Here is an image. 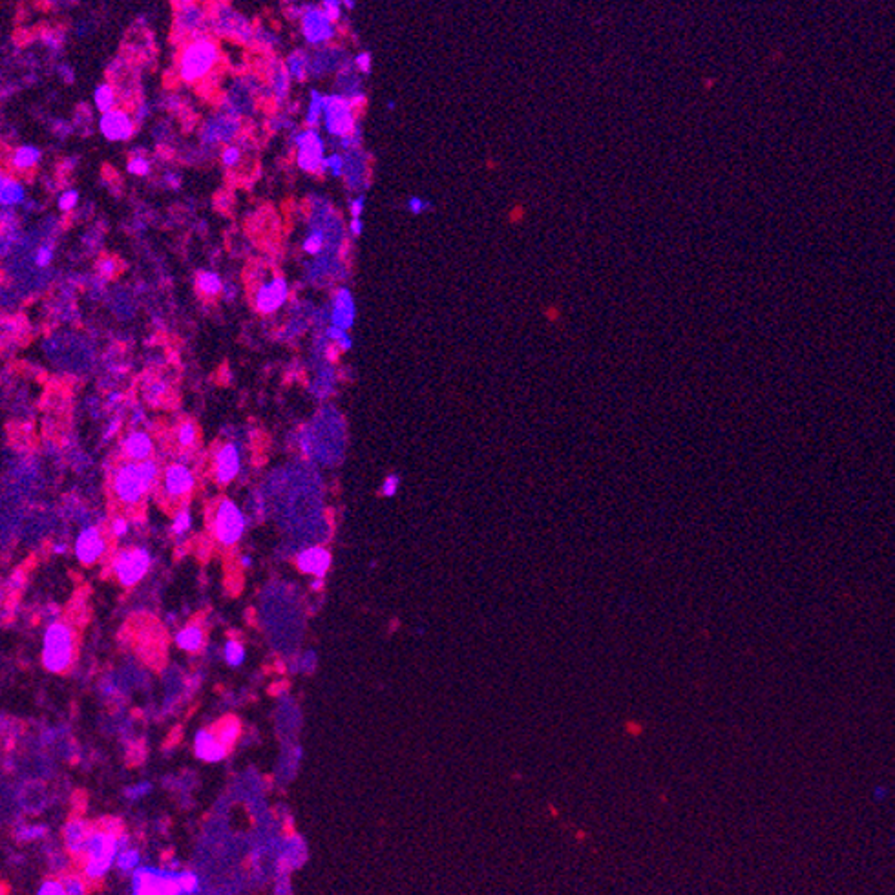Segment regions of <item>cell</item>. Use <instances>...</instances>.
<instances>
[{
    "instance_id": "obj_1",
    "label": "cell",
    "mask_w": 895,
    "mask_h": 895,
    "mask_svg": "<svg viewBox=\"0 0 895 895\" xmlns=\"http://www.w3.org/2000/svg\"><path fill=\"white\" fill-rule=\"evenodd\" d=\"M160 477V468L154 461H125L119 465L112 479V490L119 503L135 506L145 499Z\"/></svg>"
},
{
    "instance_id": "obj_2",
    "label": "cell",
    "mask_w": 895,
    "mask_h": 895,
    "mask_svg": "<svg viewBox=\"0 0 895 895\" xmlns=\"http://www.w3.org/2000/svg\"><path fill=\"white\" fill-rule=\"evenodd\" d=\"M221 50L214 39H198L183 44L177 59V75L187 84H198L214 74L220 65Z\"/></svg>"
},
{
    "instance_id": "obj_3",
    "label": "cell",
    "mask_w": 895,
    "mask_h": 895,
    "mask_svg": "<svg viewBox=\"0 0 895 895\" xmlns=\"http://www.w3.org/2000/svg\"><path fill=\"white\" fill-rule=\"evenodd\" d=\"M212 35L233 40L241 46H254L256 26L233 6L218 4L211 9Z\"/></svg>"
},
{
    "instance_id": "obj_4",
    "label": "cell",
    "mask_w": 895,
    "mask_h": 895,
    "mask_svg": "<svg viewBox=\"0 0 895 895\" xmlns=\"http://www.w3.org/2000/svg\"><path fill=\"white\" fill-rule=\"evenodd\" d=\"M74 662V633L66 623H52L44 633L43 663L50 672H65Z\"/></svg>"
},
{
    "instance_id": "obj_5",
    "label": "cell",
    "mask_w": 895,
    "mask_h": 895,
    "mask_svg": "<svg viewBox=\"0 0 895 895\" xmlns=\"http://www.w3.org/2000/svg\"><path fill=\"white\" fill-rule=\"evenodd\" d=\"M174 37L187 44L190 40L211 39V8L196 2H181L174 8Z\"/></svg>"
},
{
    "instance_id": "obj_6",
    "label": "cell",
    "mask_w": 895,
    "mask_h": 895,
    "mask_svg": "<svg viewBox=\"0 0 895 895\" xmlns=\"http://www.w3.org/2000/svg\"><path fill=\"white\" fill-rule=\"evenodd\" d=\"M293 145L296 150L298 167L307 174L314 176H326L328 174V155H326V143L320 135L318 128H304L293 134Z\"/></svg>"
},
{
    "instance_id": "obj_7",
    "label": "cell",
    "mask_w": 895,
    "mask_h": 895,
    "mask_svg": "<svg viewBox=\"0 0 895 895\" xmlns=\"http://www.w3.org/2000/svg\"><path fill=\"white\" fill-rule=\"evenodd\" d=\"M323 128L333 138H345L353 134L357 128V110L351 101L340 94L326 95V108H323Z\"/></svg>"
},
{
    "instance_id": "obj_8",
    "label": "cell",
    "mask_w": 895,
    "mask_h": 895,
    "mask_svg": "<svg viewBox=\"0 0 895 895\" xmlns=\"http://www.w3.org/2000/svg\"><path fill=\"white\" fill-rule=\"evenodd\" d=\"M245 516L230 499H221L216 506L212 532L216 541L223 547H233L245 532Z\"/></svg>"
},
{
    "instance_id": "obj_9",
    "label": "cell",
    "mask_w": 895,
    "mask_h": 895,
    "mask_svg": "<svg viewBox=\"0 0 895 895\" xmlns=\"http://www.w3.org/2000/svg\"><path fill=\"white\" fill-rule=\"evenodd\" d=\"M112 568L121 585L134 587L147 576L150 568V554L145 548H125L116 555Z\"/></svg>"
},
{
    "instance_id": "obj_10",
    "label": "cell",
    "mask_w": 895,
    "mask_h": 895,
    "mask_svg": "<svg viewBox=\"0 0 895 895\" xmlns=\"http://www.w3.org/2000/svg\"><path fill=\"white\" fill-rule=\"evenodd\" d=\"M300 30L306 43L311 46H323L331 43L336 33L335 22L328 17L322 6H307L306 13L300 21Z\"/></svg>"
},
{
    "instance_id": "obj_11",
    "label": "cell",
    "mask_w": 895,
    "mask_h": 895,
    "mask_svg": "<svg viewBox=\"0 0 895 895\" xmlns=\"http://www.w3.org/2000/svg\"><path fill=\"white\" fill-rule=\"evenodd\" d=\"M289 298V284L284 276H272L271 280L258 282V287L254 291L252 304L254 309L260 314L267 316V314L276 313L284 307V304Z\"/></svg>"
},
{
    "instance_id": "obj_12",
    "label": "cell",
    "mask_w": 895,
    "mask_h": 895,
    "mask_svg": "<svg viewBox=\"0 0 895 895\" xmlns=\"http://www.w3.org/2000/svg\"><path fill=\"white\" fill-rule=\"evenodd\" d=\"M241 132V119L240 117L228 116V113L220 112L212 116L211 119L201 126L199 138L205 147H216L220 143L230 145L234 138H240Z\"/></svg>"
},
{
    "instance_id": "obj_13",
    "label": "cell",
    "mask_w": 895,
    "mask_h": 895,
    "mask_svg": "<svg viewBox=\"0 0 895 895\" xmlns=\"http://www.w3.org/2000/svg\"><path fill=\"white\" fill-rule=\"evenodd\" d=\"M116 850L117 843L113 837L106 835V833H94L90 837V843H88V855H90V859H88L87 865V874L91 879L103 877L104 872L110 868V862H112Z\"/></svg>"
},
{
    "instance_id": "obj_14",
    "label": "cell",
    "mask_w": 895,
    "mask_h": 895,
    "mask_svg": "<svg viewBox=\"0 0 895 895\" xmlns=\"http://www.w3.org/2000/svg\"><path fill=\"white\" fill-rule=\"evenodd\" d=\"M99 132L106 141H128L135 134V121L125 108H113L99 117Z\"/></svg>"
},
{
    "instance_id": "obj_15",
    "label": "cell",
    "mask_w": 895,
    "mask_h": 895,
    "mask_svg": "<svg viewBox=\"0 0 895 895\" xmlns=\"http://www.w3.org/2000/svg\"><path fill=\"white\" fill-rule=\"evenodd\" d=\"M161 484L168 499H185L187 495L194 490L196 479L189 466L183 462H174L165 469Z\"/></svg>"
},
{
    "instance_id": "obj_16",
    "label": "cell",
    "mask_w": 895,
    "mask_h": 895,
    "mask_svg": "<svg viewBox=\"0 0 895 895\" xmlns=\"http://www.w3.org/2000/svg\"><path fill=\"white\" fill-rule=\"evenodd\" d=\"M75 555H77V560L81 561L82 565H94L103 557V554L106 552V541L104 538L101 535L99 528H95V526H88L77 535L75 539Z\"/></svg>"
},
{
    "instance_id": "obj_17",
    "label": "cell",
    "mask_w": 895,
    "mask_h": 895,
    "mask_svg": "<svg viewBox=\"0 0 895 895\" xmlns=\"http://www.w3.org/2000/svg\"><path fill=\"white\" fill-rule=\"evenodd\" d=\"M240 466H241V459H240V452H238V446L236 444H223V446L218 450L216 453V459H214V477L218 484L221 487H227L230 482L236 479V475L240 474Z\"/></svg>"
},
{
    "instance_id": "obj_18",
    "label": "cell",
    "mask_w": 895,
    "mask_h": 895,
    "mask_svg": "<svg viewBox=\"0 0 895 895\" xmlns=\"http://www.w3.org/2000/svg\"><path fill=\"white\" fill-rule=\"evenodd\" d=\"M355 313H357V309H355L351 291L348 287L336 289L331 298V314H329L331 326L348 331L355 322Z\"/></svg>"
},
{
    "instance_id": "obj_19",
    "label": "cell",
    "mask_w": 895,
    "mask_h": 895,
    "mask_svg": "<svg viewBox=\"0 0 895 895\" xmlns=\"http://www.w3.org/2000/svg\"><path fill=\"white\" fill-rule=\"evenodd\" d=\"M265 82L269 84V90L272 94V99L276 104H285L289 99V90H291V77L287 74V68L282 60L272 59L267 66V79Z\"/></svg>"
},
{
    "instance_id": "obj_20",
    "label": "cell",
    "mask_w": 895,
    "mask_h": 895,
    "mask_svg": "<svg viewBox=\"0 0 895 895\" xmlns=\"http://www.w3.org/2000/svg\"><path fill=\"white\" fill-rule=\"evenodd\" d=\"M296 563L304 574H311V576L323 579V576L329 570V565H331V554L322 547H311L298 555Z\"/></svg>"
},
{
    "instance_id": "obj_21",
    "label": "cell",
    "mask_w": 895,
    "mask_h": 895,
    "mask_svg": "<svg viewBox=\"0 0 895 895\" xmlns=\"http://www.w3.org/2000/svg\"><path fill=\"white\" fill-rule=\"evenodd\" d=\"M123 452L128 457V461H148V457L154 452V443L147 431H130L123 440Z\"/></svg>"
},
{
    "instance_id": "obj_22",
    "label": "cell",
    "mask_w": 895,
    "mask_h": 895,
    "mask_svg": "<svg viewBox=\"0 0 895 895\" xmlns=\"http://www.w3.org/2000/svg\"><path fill=\"white\" fill-rule=\"evenodd\" d=\"M43 152L33 145H21L9 155V168L17 174L31 172L40 163Z\"/></svg>"
},
{
    "instance_id": "obj_23",
    "label": "cell",
    "mask_w": 895,
    "mask_h": 895,
    "mask_svg": "<svg viewBox=\"0 0 895 895\" xmlns=\"http://www.w3.org/2000/svg\"><path fill=\"white\" fill-rule=\"evenodd\" d=\"M196 755L207 762H218L227 755V747L221 744L218 735L203 729L196 736Z\"/></svg>"
},
{
    "instance_id": "obj_24",
    "label": "cell",
    "mask_w": 895,
    "mask_h": 895,
    "mask_svg": "<svg viewBox=\"0 0 895 895\" xmlns=\"http://www.w3.org/2000/svg\"><path fill=\"white\" fill-rule=\"evenodd\" d=\"M24 198H26V192H24V185L21 183V179H17L13 174H2V181H0V203H2V207H17L24 201Z\"/></svg>"
},
{
    "instance_id": "obj_25",
    "label": "cell",
    "mask_w": 895,
    "mask_h": 895,
    "mask_svg": "<svg viewBox=\"0 0 895 895\" xmlns=\"http://www.w3.org/2000/svg\"><path fill=\"white\" fill-rule=\"evenodd\" d=\"M285 68L291 81L306 82L311 75V55L304 50H294L285 57Z\"/></svg>"
},
{
    "instance_id": "obj_26",
    "label": "cell",
    "mask_w": 895,
    "mask_h": 895,
    "mask_svg": "<svg viewBox=\"0 0 895 895\" xmlns=\"http://www.w3.org/2000/svg\"><path fill=\"white\" fill-rule=\"evenodd\" d=\"M90 837L91 835H88L87 826H84L82 822H70L65 830L66 846H68L70 852H74V853L88 852Z\"/></svg>"
},
{
    "instance_id": "obj_27",
    "label": "cell",
    "mask_w": 895,
    "mask_h": 895,
    "mask_svg": "<svg viewBox=\"0 0 895 895\" xmlns=\"http://www.w3.org/2000/svg\"><path fill=\"white\" fill-rule=\"evenodd\" d=\"M176 643L179 649L187 650V652H198L205 643V633L199 625L190 623L177 633Z\"/></svg>"
},
{
    "instance_id": "obj_28",
    "label": "cell",
    "mask_w": 895,
    "mask_h": 895,
    "mask_svg": "<svg viewBox=\"0 0 895 895\" xmlns=\"http://www.w3.org/2000/svg\"><path fill=\"white\" fill-rule=\"evenodd\" d=\"M117 101H119V94H117V88L110 81L101 82L99 87L94 90V104L101 112V116L112 112L113 108H117Z\"/></svg>"
},
{
    "instance_id": "obj_29",
    "label": "cell",
    "mask_w": 895,
    "mask_h": 895,
    "mask_svg": "<svg viewBox=\"0 0 895 895\" xmlns=\"http://www.w3.org/2000/svg\"><path fill=\"white\" fill-rule=\"evenodd\" d=\"M196 287L199 293L207 298H216L223 293V280L221 276L214 271H199L196 274Z\"/></svg>"
},
{
    "instance_id": "obj_30",
    "label": "cell",
    "mask_w": 895,
    "mask_h": 895,
    "mask_svg": "<svg viewBox=\"0 0 895 895\" xmlns=\"http://www.w3.org/2000/svg\"><path fill=\"white\" fill-rule=\"evenodd\" d=\"M323 108H326V95L320 94L318 90H311L306 113L307 128H318V125L323 121Z\"/></svg>"
},
{
    "instance_id": "obj_31",
    "label": "cell",
    "mask_w": 895,
    "mask_h": 895,
    "mask_svg": "<svg viewBox=\"0 0 895 895\" xmlns=\"http://www.w3.org/2000/svg\"><path fill=\"white\" fill-rule=\"evenodd\" d=\"M243 152L245 150H243V147H241L240 143H238V145L236 143L225 145L220 152L221 165H223L225 168H228V170H234V168L240 167L241 161H243Z\"/></svg>"
},
{
    "instance_id": "obj_32",
    "label": "cell",
    "mask_w": 895,
    "mask_h": 895,
    "mask_svg": "<svg viewBox=\"0 0 895 895\" xmlns=\"http://www.w3.org/2000/svg\"><path fill=\"white\" fill-rule=\"evenodd\" d=\"M323 247H326V234L322 230H318V228L311 230L306 236V240H304V243H301L304 252L309 254V256H318L323 250Z\"/></svg>"
},
{
    "instance_id": "obj_33",
    "label": "cell",
    "mask_w": 895,
    "mask_h": 895,
    "mask_svg": "<svg viewBox=\"0 0 895 895\" xmlns=\"http://www.w3.org/2000/svg\"><path fill=\"white\" fill-rule=\"evenodd\" d=\"M223 656H225V662H227L230 667H240L241 663L245 662V649H243V645H241L240 642H236V640H228V642L225 643Z\"/></svg>"
},
{
    "instance_id": "obj_34",
    "label": "cell",
    "mask_w": 895,
    "mask_h": 895,
    "mask_svg": "<svg viewBox=\"0 0 895 895\" xmlns=\"http://www.w3.org/2000/svg\"><path fill=\"white\" fill-rule=\"evenodd\" d=\"M198 439V426L192 421H187L179 424L176 430V440L179 446L190 448Z\"/></svg>"
},
{
    "instance_id": "obj_35",
    "label": "cell",
    "mask_w": 895,
    "mask_h": 895,
    "mask_svg": "<svg viewBox=\"0 0 895 895\" xmlns=\"http://www.w3.org/2000/svg\"><path fill=\"white\" fill-rule=\"evenodd\" d=\"M150 170H152L150 160L145 157L143 154H138V152H135V154L128 160V163H126V172L132 174V176L145 177L150 174Z\"/></svg>"
},
{
    "instance_id": "obj_36",
    "label": "cell",
    "mask_w": 895,
    "mask_h": 895,
    "mask_svg": "<svg viewBox=\"0 0 895 895\" xmlns=\"http://www.w3.org/2000/svg\"><path fill=\"white\" fill-rule=\"evenodd\" d=\"M238 736H240V722L234 718L225 720L220 726V731H218V738H220L221 744L225 747H228V745H233L236 742Z\"/></svg>"
},
{
    "instance_id": "obj_37",
    "label": "cell",
    "mask_w": 895,
    "mask_h": 895,
    "mask_svg": "<svg viewBox=\"0 0 895 895\" xmlns=\"http://www.w3.org/2000/svg\"><path fill=\"white\" fill-rule=\"evenodd\" d=\"M190 525H192V517H190V512L187 508H181L179 512L176 513L174 517V523H172V532L177 535H183L187 534L190 530Z\"/></svg>"
},
{
    "instance_id": "obj_38",
    "label": "cell",
    "mask_w": 895,
    "mask_h": 895,
    "mask_svg": "<svg viewBox=\"0 0 895 895\" xmlns=\"http://www.w3.org/2000/svg\"><path fill=\"white\" fill-rule=\"evenodd\" d=\"M97 272H99L101 278L110 280V278H113V276L119 272V263H117L116 258H112V256H104V258H101L99 262H97Z\"/></svg>"
},
{
    "instance_id": "obj_39",
    "label": "cell",
    "mask_w": 895,
    "mask_h": 895,
    "mask_svg": "<svg viewBox=\"0 0 895 895\" xmlns=\"http://www.w3.org/2000/svg\"><path fill=\"white\" fill-rule=\"evenodd\" d=\"M328 172L331 174L333 177H344V174H345V155L344 154L333 152L331 155H328Z\"/></svg>"
},
{
    "instance_id": "obj_40",
    "label": "cell",
    "mask_w": 895,
    "mask_h": 895,
    "mask_svg": "<svg viewBox=\"0 0 895 895\" xmlns=\"http://www.w3.org/2000/svg\"><path fill=\"white\" fill-rule=\"evenodd\" d=\"M77 203H79V192L74 189H68L59 196L57 207H59V211H62V212H72L75 207H77Z\"/></svg>"
},
{
    "instance_id": "obj_41",
    "label": "cell",
    "mask_w": 895,
    "mask_h": 895,
    "mask_svg": "<svg viewBox=\"0 0 895 895\" xmlns=\"http://www.w3.org/2000/svg\"><path fill=\"white\" fill-rule=\"evenodd\" d=\"M167 389H168V384L165 382V380L154 379L148 382L147 389H145V395H147L148 402H157L161 396H165Z\"/></svg>"
},
{
    "instance_id": "obj_42",
    "label": "cell",
    "mask_w": 895,
    "mask_h": 895,
    "mask_svg": "<svg viewBox=\"0 0 895 895\" xmlns=\"http://www.w3.org/2000/svg\"><path fill=\"white\" fill-rule=\"evenodd\" d=\"M53 262V245L50 243H43L39 249L35 250V265L39 269L48 267L50 263Z\"/></svg>"
},
{
    "instance_id": "obj_43",
    "label": "cell",
    "mask_w": 895,
    "mask_h": 895,
    "mask_svg": "<svg viewBox=\"0 0 895 895\" xmlns=\"http://www.w3.org/2000/svg\"><path fill=\"white\" fill-rule=\"evenodd\" d=\"M322 8H323V11L328 13V17L331 18L333 22H335V24L338 21H340V17H342L340 2H335V0H326V2H323V4H322Z\"/></svg>"
},
{
    "instance_id": "obj_44",
    "label": "cell",
    "mask_w": 895,
    "mask_h": 895,
    "mask_svg": "<svg viewBox=\"0 0 895 895\" xmlns=\"http://www.w3.org/2000/svg\"><path fill=\"white\" fill-rule=\"evenodd\" d=\"M39 895H68L65 890V884L62 882H57V881H48L44 882L43 888H40Z\"/></svg>"
},
{
    "instance_id": "obj_45",
    "label": "cell",
    "mask_w": 895,
    "mask_h": 895,
    "mask_svg": "<svg viewBox=\"0 0 895 895\" xmlns=\"http://www.w3.org/2000/svg\"><path fill=\"white\" fill-rule=\"evenodd\" d=\"M65 890L68 895H84V886H82V881L77 877H68L65 879Z\"/></svg>"
},
{
    "instance_id": "obj_46",
    "label": "cell",
    "mask_w": 895,
    "mask_h": 895,
    "mask_svg": "<svg viewBox=\"0 0 895 895\" xmlns=\"http://www.w3.org/2000/svg\"><path fill=\"white\" fill-rule=\"evenodd\" d=\"M355 68L362 74H369L371 72V53L369 52H360L357 57H355Z\"/></svg>"
},
{
    "instance_id": "obj_47",
    "label": "cell",
    "mask_w": 895,
    "mask_h": 895,
    "mask_svg": "<svg viewBox=\"0 0 895 895\" xmlns=\"http://www.w3.org/2000/svg\"><path fill=\"white\" fill-rule=\"evenodd\" d=\"M128 528H130V525L125 517H116V519L112 521V534L116 535V538H123V535L128 534Z\"/></svg>"
},
{
    "instance_id": "obj_48",
    "label": "cell",
    "mask_w": 895,
    "mask_h": 895,
    "mask_svg": "<svg viewBox=\"0 0 895 895\" xmlns=\"http://www.w3.org/2000/svg\"><path fill=\"white\" fill-rule=\"evenodd\" d=\"M428 207H430V203L424 201V199H421V198H417V196H413V198L408 199V209H409V212H413V214H421V212L426 211Z\"/></svg>"
},
{
    "instance_id": "obj_49",
    "label": "cell",
    "mask_w": 895,
    "mask_h": 895,
    "mask_svg": "<svg viewBox=\"0 0 895 895\" xmlns=\"http://www.w3.org/2000/svg\"><path fill=\"white\" fill-rule=\"evenodd\" d=\"M364 205H366V198L364 196H357L355 199H351L349 203V212L353 218H360V214L364 212Z\"/></svg>"
},
{
    "instance_id": "obj_50",
    "label": "cell",
    "mask_w": 895,
    "mask_h": 895,
    "mask_svg": "<svg viewBox=\"0 0 895 895\" xmlns=\"http://www.w3.org/2000/svg\"><path fill=\"white\" fill-rule=\"evenodd\" d=\"M396 490H399V477H395V475H389V477L386 479V481H384L382 494L386 495V497H391V495L396 494Z\"/></svg>"
},
{
    "instance_id": "obj_51",
    "label": "cell",
    "mask_w": 895,
    "mask_h": 895,
    "mask_svg": "<svg viewBox=\"0 0 895 895\" xmlns=\"http://www.w3.org/2000/svg\"><path fill=\"white\" fill-rule=\"evenodd\" d=\"M138 859H139V857H138V853H135V852L123 853V857H121V859H119V868H123V869L134 868V866L138 865Z\"/></svg>"
},
{
    "instance_id": "obj_52",
    "label": "cell",
    "mask_w": 895,
    "mask_h": 895,
    "mask_svg": "<svg viewBox=\"0 0 895 895\" xmlns=\"http://www.w3.org/2000/svg\"><path fill=\"white\" fill-rule=\"evenodd\" d=\"M148 116H150V108H148L147 103H139L135 104L134 108V121L135 123H143V121H147Z\"/></svg>"
},
{
    "instance_id": "obj_53",
    "label": "cell",
    "mask_w": 895,
    "mask_h": 895,
    "mask_svg": "<svg viewBox=\"0 0 895 895\" xmlns=\"http://www.w3.org/2000/svg\"><path fill=\"white\" fill-rule=\"evenodd\" d=\"M163 179H165V183H167L168 187H172V189H177V187L181 185V176L177 172H172V170H168V172L163 176Z\"/></svg>"
},
{
    "instance_id": "obj_54",
    "label": "cell",
    "mask_w": 895,
    "mask_h": 895,
    "mask_svg": "<svg viewBox=\"0 0 895 895\" xmlns=\"http://www.w3.org/2000/svg\"><path fill=\"white\" fill-rule=\"evenodd\" d=\"M362 230H364V223H362L360 218H353L351 223H349V233L353 234V236H360Z\"/></svg>"
},
{
    "instance_id": "obj_55",
    "label": "cell",
    "mask_w": 895,
    "mask_h": 895,
    "mask_svg": "<svg viewBox=\"0 0 895 895\" xmlns=\"http://www.w3.org/2000/svg\"><path fill=\"white\" fill-rule=\"evenodd\" d=\"M59 75H60V77H62V81L74 82V70L70 68L68 65L59 66Z\"/></svg>"
},
{
    "instance_id": "obj_56",
    "label": "cell",
    "mask_w": 895,
    "mask_h": 895,
    "mask_svg": "<svg viewBox=\"0 0 895 895\" xmlns=\"http://www.w3.org/2000/svg\"><path fill=\"white\" fill-rule=\"evenodd\" d=\"M335 345H336V349H338V351H349V349H351V345H353V342H351V336H349L348 333H345V335L342 336L340 340L336 342Z\"/></svg>"
},
{
    "instance_id": "obj_57",
    "label": "cell",
    "mask_w": 895,
    "mask_h": 895,
    "mask_svg": "<svg viewBox=\"0 0 895 895\" xmlns=\"http://www.w3.org/2000/svg\"><path fill=\"white\" fill-rule=\"evenodd\" d=\"M121 399H123V393H119V391L108 393V404H110V406L117 404V402H119Z\"/></svg>"
},
{
    "instance_id": "obj_58",
    "label": "cell",
    "mask_w": 895,
    "mask_h": 895,
    "mask_svg": "<svg viewBox=\"0 0 895 895\" xmlns=\"http://www.w3.org/2000/svg\"><path fill=\"white\" fill-rule=\"evenodd\" d=\"M119 426H121V418L119 417L113 418L112 424H110V428H108V431H106V437H110V435L116 433V431L119 430Z\"/></svg>"
},
{
    "instance_id": "obj_59",
    "label": "cell",
    "mask_w": 895,
    "mask_h": 895,
    "mask_svg": "<svg viewBox=\"0 0 895 895\" xmlns=\"http://www.w3.org/2000/svg\"><path fill=\"white\" fill-rule=\"evenodd\" d=\"M9 583H11V587H21V585H22V574H21V570H18V572H15L13 576H11V579H9Z\"/></svg>"
},
{
    "instance_id": "obj_60",
    "label": "cell",
    "mask_w": 895,
    "mask_h": 895,
    "mask_svg": "<svg viewBox=\"0 0 895 895\" xmlns=\"http://www.w3.org/2000/svg\"><path fill=\"white\" fill-rule=\"evenodd\" d=\"M65 552H66L65 543H57V545H53V554H65Z\"/></svg>"
},
{
    "instance_id": "obj_61",
    "label": "cell",
    "mask_w": 895,
    "mask_h": 895,
    "mask_svg": "<svg viewBox=\"0 0 895 895\" xmlns=\"http://www.w3.org/2000/svg\"><path fill=\"white\" fill-rule=\"evenodd\" d=\"M322 585H323V582H322V579H320V577H314V582H313V583H311V589H314V590H320V589H322Z\"/></svg>"
},
{
    "instance_id": "obj_62",
    "label": "cell",
    "mask_w": 895,
    "mask_h": 895,
    "mask_svg": "<svg viewBox=\"0 0 895 895\" xmlns=\"http://www.w3.org/2000/svg\"><path fill=\"white\" fill-rule=\"evenodd\" d=\"M250 565H252V560H250L249 555H243V557H241V567L249 568Z\"/></svg>"
},
{
    "instance_id": "obj_63",
    "label": "cell",
    "mask_w": 895,
    "mask_h": 895,
    "mask_svg": "<svg viewBox=\"0 0 895 895\" xmlns=\"http://www.w3.org/2000/svg\"><path fill=\"white\" fill-rule=\"evenodd\" d=\"M345 8L353 9V2H345Z\"/></svg>"
},
{
    "instance_id": "obj_64",
    "label": "cell",
    "mask_w": 895,
    "mask_h": 895,
    "mask_svg": "<svg viewBox=\"0 0 895 895\" xmlns=\"http://www.w3.org/2000/svg\"><path fill=\"white\" fill-rule=\"evenodd\" d=\"M388 108H389V110H393V108H395V103H393V101H389Z\"/></svg>"
}]
</instances>
